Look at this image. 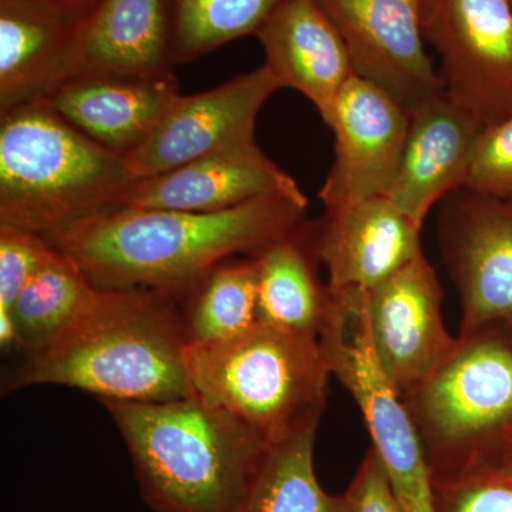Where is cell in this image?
I'll use <instances>...</instances> for the list:
<instances>
[{"instance_id": "cell-1", "label": "cell", "mask_w": 512, "mask_h": 512, "mask_svg": "<svg viewBox=\"0 0 512 512\" xmlns=\"http://www.w3.org/2000/svg\"><path fill=\"white\" fill-rule=\"evenodd\" d=\"M308 198L268 195L218 212L124 207L86 222L53 247L100 291L185 293L212 268L254 258L303 225Z\"/></svg>"}, {"instance_id": "cell-2", "label": "cell", "mask_w": 512, "mask_h": 512, "mask_svg": "<svg viewBox=\"0 0 512 512\" xmlns=\"http://www.w3.org/2000/svg\"><path fill=\"white\" fill-rule=\"evenodd\" d=\"M183 293L100 291L82 318L49 345L26 353L3 393L60 384L103 402L158 403L194 396L185 350Z\"/></svg>"}, {"instance_id": "cell-3", "label": "cell", "mask_w": 512, "mask_h": 512, "mask_svg": "<svg viewBox=\"0 0 512 512\" xmlns=\"http://www.w3.org/2000/svg\"><path fill=\"white\" fill-rule=\"evenodd\" d=\"M154 512H241L269 444L198 396L103 402Z\"/></svg>"}, {"instance_id": "cell-4", "label": "cell", "mask_w": 512, "mask_h": 512, "mask_svg": "<svg viewBox=\"0 0 512 512\" xmlns=\"http://www.w3.org/2000/svg\"><path fill=\"white\" fill-rule=\"evenodd\" d=\"M136 180L123 157L43 101L0 116V224L55 245L74 228L126 207Z\"/></svg>"}, {"instance_id": "cell-5", "label": "cell", "mask_w": 512, "mask_h": 512, "mask_svg": "<svg viewBox=\"0 0 512 512\" xmlns=\"http://www.w3.org/2000/svg\"><path fill=\"white\" fill-rule=\"evenodd\" d=\"M195 396L272 446L318 427L332 376L319 336L256 322L241 335L185 350Z\"/></svg>"}, {"instance_id": "cell-6", "label": "cell", "mask_w": 512, "mask_h": 512, "mask_svg": "<svg viewBox=\"0 0 512 512\" xmlns=\"http://www.w3.org/2000/svg\"><path fill=\"white\" fill-rule=\"evenodd\" d=\"M457 338L443 367L403 397L433 483L495 470L512 450V325Z\"/></svg>"}, {"instance_id": "cell-7", "label": "cell", "mask_w": 512, "mask_h": 512, "mask_svg": "<svg viewBox=\"0 0 512 512\" xmlns=\"http://www.w3.org/2000/svg\"><path fill=\"white\" fill-rule=\"evenodd\" d=\"M319 339L332 376L359 406L404 512H434L433 480L406 403L387 379L367 328L365 292L330 293Z\"/></svg>"}, {"instance_id": "cell-8", "label": "cell", "mask_w": 512, "mask_h": 512, "mask_svg": "<svg viewBox=\"0 0 512 512\" xmlns=\"http://www.w3.org/2000/svg\"><path fill=\"white\" fill-rule=\"evenodd\" d=\"M421 28L446 92L484 126L512 117L511 0H423Z\"/></svg>"}, {"instance_id": "cell-9", "label": "cell", "mask_w": 512, "mask_h": 512, "mask_svg": "<svg viewBox=\"0 0 512 512\" xmlns=\"http://www.w3.org/2000/svg\"><path fill=\"white\" fill-rule=\"evenodd\" d=\"M439 244L461 301L458 336L512 323V201L460 190L444 200Z\"/></svg>"}, {"instance_id": "cell-10", "label": "cell", "mask_w": 512, "mask_h": 512, "mask_svg": "<svg viewBox=\"0 0 512 512\" xmlns=\"http://www.w3.org/2000/svg\"><path fill=\"white\" fill-rule=\"evenodd\" d=\"M377 359L404 397L430 379L456 352L457 336L443 318V289L421 254L363 295Z\"/></svg>"}, {"instance_id": "cell-11", "label": "cell", "mask_w": 512, "mask_h": 512, "mask_svg": "<svg viewBox=\"0 0 512 512\" xmlns=\"http://www.w3.org/2000/svg\"><path fill=\"white\" fill-rule=\"evenodd\" d=\"M281 89L264 64L207 92L181 94L151 136L124 160L140 180L217 151L255 143L259 111Z\"/></svg>"}, {"instance_id": "cell-12", "label": "cell", "mask_w": 512, "mask_h": 512, "mask_svg": "<svg viewBox=\"0 0 512 512\" xmlns=\"http://www.w3.org/2000/svg\"><path fill=\"white\" fill-rule=\"evenodd\" d=\"M348 47L356 76L409 111L446 89L421 28L423 0H316Z\"/></svg>"}, {"instance_id": "cell-13", "label": "cell", "mask_w": 512, "mask_h": 512, "mask_svg": "<svg viewBox=\"0 0 512 512\" xmlns=\"http://www.w3.org/2000/svg\"><path fill=\"white\" fill-rule=\"evenodd\" d=\"M328 127L335 133V161L319 190L326 210L387 197L402 164L409 111L375 84L353 76Z\"/></svg>"}, {"instance_id": "cell-14", "label": "cell", "mask_w": 512, "mask_h": 512, "mask_svg": "<svg viewBox=\"0 0 512 512\" xmlns=\"http://www.w3.org/2000/svg\"><path fill=\"white\" fill-rule=\"evenodd\" d=\"M308 229L332 293L370 291L423 254L421 228L386 197L326 210Z\"/></svg>"}, {"instance_id": "cell-15", "label": "cell", "mask_w": 512, "mask_h": 512, "mask_svg": "<svg viewBox=\"0 0 512 512\" xmlns=\"http://www.w3.org/2000/svg\"><path fill=\"white\" fill-rule=\"evenodd\" d=\"M485 127L446 89L414 106L402 164L386 198L423 228L437 202L464 190Z\"/></svg>"}, {"instance_id": "cell-16", "label": "cell", "mask_w": 512, "mask_h": 512, "mask_svg": "<svg viewBox=\"0 0 512 512\" xmlns=\"http://www.w3.org/2000/svg\"><path fill=\"white\" fill-rule=\"evenodd\" d=\"M180 96L173 72L89 74L66 80L42 101L94 143L126 158Z\"/></svg>"}, {"instance_id": "cell-17", "label": "cell", "mask_w": 512, "mask_h": 512, "mask_svg": "<svg viewBox=\"0 0 512 512\" xmlns=\"http://www.w3.org/2000/svg\"><path fill=\"white\" fill-rule=\"evenodd\" d=\"M268 195L306 198L295 178L266 156L255 141L136 180L126 207L218 212Z\"/></svg>"}, {"instance_id": "cell-18", "label": "cell", "mask_w": 512, "mask_h": 512, "mask_svg": "<svg viewBox=\"0 0 512 512\" xmlns=\"http://www.w3.org/2000/svg\"><path fill=\"white\" fill-rule=\"evenodd\" d=\"M83 19L42 0H0V116L72 79Z\"/></svg>"}, {"instance_id": "cell-19", "label": "cell", "mask_w": 512, "mask_h": 512, "mask_svg": "<svg viewBox=\"0 0 512 512\" xmlns=\"http://www.w3.org/2000/svg\"><path fill=\"white\" fill-rule=\"evenodd\" d=\"M282 89L303 94L329 126L343 87L356 76L348 47L316 0H284L256 32Z\"/></svg>"}, {"instance_id": "cell-20", "label": "cell", "mask_w": 512, "mask_h": 512, "mask_svg": "<svg viewBox=\"0 0 512 512\" xmlns=\"http://www.w3.org/2000/svg\"><path fill=\"white\" fill-rule=\"evenodd\" d=\"M171 0H97L83 19L72 77L173 72Z\"/></svg>"}, {"instance_id": "cell-21", "label": "cell", "mask_w": 512, "mask_h": 512, "mask_svg": "<svg viewBox=\"0 0 512 512\" xmlns=\"http://www.w3.org/2000/svg\"><path fill=\"white\" fill-rule=\"evenodd\" d=\"M256 319L319 336L328 322L332 295L320 282L309 229L301 225L254 256Z\"/></svg>"}, {"instance_id": "cell-22", "label": "cell", "mask_w": 512, "mask_h": 512, "mask_svg": "<svg viewBox=\"0 0 512 512\" xmlns=\"http://www.w3.org/2000/svg\"><path fill=\"white\" fill-rule=\"evenodd\" d=\"M99 292L79 265L56 249L19 293L10 312L18 350L26 355L49 345L89 311Z\"/></svg>"}, {"instance_id": "cell-23", "label": "cell", "mask_w": 512, "mask_h": 512, "mask_svg": "<svg viewBox=\"0 0 512 512\" xmlns=\"http://www.w3.org/2000/svg\"><path fill=\"white\" fill-rule=\"evenodd\" d=\"M185 338L211 343L234 338L256 319L254 258H234L212 268L181 296Z\"/></svg>"}, {"instance_id": "cell-24", "label": "cell", "mask_w": 512, "mask_h": 512, "mask_svg": "<svg viewBox=\"0 0 512 512\" xmlns=\"http://www.w3.org/2000/svg\"><path fill=\"white\" fill-rule=\"evenodd\" d=\"M316 430L269 446L241 512H348L345 495L326 493L316 477Z\"/></svg>"}, {"instance_id": "cell-25", "label": "cell", "mask_w": 512, "mask_h": 512, "mask_svg": "<svg viewBox=\"0 0 512 512\" xmlns=\"http://www.w3.org/2000/svg\"><path fill=\"white\" fill-rule=\"evenodd\" d=\"M284 0H171L174 62L183 64L255 36Z\"/></svg>"}, {"instance_id": "cell-26", "label": "cell", "mask_w": 512, "mask_h": 512, "mask_svg": "<svg viewBox=\"0 0 512 512\" xmlns=\"http://www.w3.org/2000/svg\"><path fill=\"white\" fill-rule=\"evenodd\" d=\"M56 248L46 239L23 229L0 224V345L5 352L18 346L10 318L19 293Z\"/></svg>"}, {"instance_id": "cell-27", "label": "cell", "mask_w": 512, "mask_h": 512, "mask_svg": "<svg viewBox=\"0 0 512 512\" xmlns=\"http://www.w3.org/2000/svg\"><path fill=\"white\" fill-rule=\"evenodd\" d=\"M464 190L512 201V117L478 137Z\"/></svg>"}, {"instance_id": "cell-28", "label": "cell", "mask_w": 512, "mask_h": 512, "mask_svg": "<svg viewBox=\"0 0 512 512\" xmlns=\"http://www.w3.org/2000/svg\"><path fill=\"white\" fill-rule=\"evenodd\" d=\"M434 512H512V477L483 471L433 483Z\"/></svg>"}, {"instance_id": "cell-29", "label": "cell", "mask_w": 512, "mask_h": 512, "mask_svg": "<svg viewBox=\"0 0 512 512\" xmlns=\"http://www.w3.org/2000/svg\"><path fill=\"white\" fill-rule=\"evenodd\" d=\"M345 495L348 512H404L382 458L370 447Z\"/></svg>"}, {"instance_id": "cell-30", "label": "cell", "mask_w": 512, "mask_h": 512, "mask_svg": "<svg viewBox=\"0 0 512 512\" xmlns=\"http://www.w3.org/2000/svg\"><path fill=\"white\" fill-rule=\"evenodd\" d=\"M42 2L64 10V12L77 16V18H86L96 6L97 0H42Z\"/></svg>"}, {"instance_id": "cell-31", "label": "cell", "mask_w": 512, "mask_h": 512, "mask_svg": "<svg viewBox=\"0 0 512 512\" xmlns=\"http://www.w3.org/2000/svg\"><path fill=\"white\" fill-rule=\"evenodd\" d=\"M494 471H498V473L504 474V476L512 477V450Z\"/></svg>"}, {"instance_id": "cell-32", "label": "cell", "mask_w": 512, "mask_h": 512, "mask_svg": "<svg viewBox=\"0 0 512 512\" xmlns=\"http://www.w3.org/2000/svg\"><path fill=\"white\" fill-rule=\"evenodd\" d=\"M511 3H512V0H511Z\"/></svg>"}, {"instance_id": "cell-33", "label": "cell", "mask_w": 512, "mask_h": 512, "mask_svg": "<svg viewBox=\"0 0 512 512\" xmlns=\"http://www.w3.org/2000/svg\"><path fill=\"white\" fill-rule=\"evenodd\" d=\"M511 325H512V323H511Z\"/></svg>"}]
</instances>
